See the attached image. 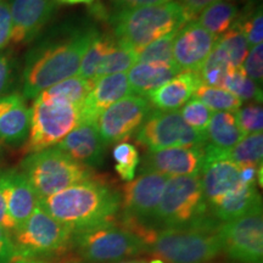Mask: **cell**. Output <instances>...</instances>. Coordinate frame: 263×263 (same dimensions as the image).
Returning a JSON list of instances; mask_svg holds the SVG:
<instances>
[{
    "label": "cell",
    "mask_w": 263,
    "mask_h": 263,
    "mask_svg": "<svg viewBox=\"0 0 263 263\" xmlns=\"http://www.w3.org/2000/svg\"><path fill=\"white\" fill-rule=\"evenodd\" d=\"M38 203L77 234L116 223L121 213V193L98 176L38 200Z\"/></svg>",
    "instance_id": "obj_1"
},
{
    "label": "cell",
    "mask_w": 263,
    "mask_h": 263,
    "mask_svg": "<svg viewBox=\"0 0 263 263\" xmlns=\"http://www.w3.org/2000/svg\"><path fill=\"white\" fill-rule=\"evenodd\" d=\"M98 31H76L70 38L41 45L28 52L22 72V95L35 99L44 90L80 71L81 61Z\"/></svg>",
    "instance_id": "obj_2"
},
{
    "label": "cell",
    "mask_w": 263,
    "mask_h": 263,
    "mask_svg": "<svg viewBox=\"0 0 263 263\" xmlns=\"http://www.w3.org/2000/svg\"><path fill=\"white\" fill-rule=\"evenodd\" d=\"M216 221L211 216L190 227L156 229L147 254L163 263H213L222 254Z\"/></svg>",
    "instance_id": "obj_3"
},
{
    "label": "cell",
    "mask_w": 263,
    "mask_h": 263,
    "mask_svg": "<svg viewBox=\"0 0 263 263\" xmlns=\"http://www.w3.org/2000/svg\"><path fill=\"white\" fill-rule=\"evenodd\" d=\"M114 37L137 52L192 21L178 2L120 10L110 15Z\"/></svg>",
    "instance_id": "obj_4"
},
{
    "label": "cell",
    "mask_w": 263,
    "mask_h": 263,
    "mask_svg": "<svg viewBox=\"0 0 263 263\" xmlns=\"http://www.w3.org/2000/svg\"><path fill=\"white\" fill-rule=\"evenodd\" d=\"M21 172L38 200L98 177L94 170L76 162L58 147L29 154L22 160Z\"/></svg>",
    "instance_id": "obj_5"
},
{
    "label": "cell",
    "mask_w": 263,
    "mask_h": 263,
    "mask_svg": "<svg viewBox=\"0 0 263 263\" xmlns=\"http://www.w3.org/2000/svg\"><path fill=\"white\" fill-rule=\"evenodd\" d=\"M73 233L43 207H35L25 223L11 235L17 258L54 259L72 251Z\"/></svg>",
    "instance_id": "obj_6"
},
{
    "label": "cell",
    "mask_w": 263,
    "mask_h": 263,
    "mask_svg": "<svg viewBox=\"0 0 263 263\" xmlns=\"http://www.w3.org/2000/svg\"><path fill=\"white\" fill-rule=\"evenodd\" d=\"M211 217L199 176L170 177L154 216L155 229L183 228Z\"/></svg>",
    "instance_id": "obj_7"
},
{
    "label": "cell",
    "mask_w": 263,
    "mask_h": 263,
    "mask_svg": "<svg viewBox=\"0 0 263 263\" xmlns=\"http://www.w3.org/2000/svg\"><path fill=\"white\" fill-rule=\"evenodd\" d=\"M72 251L87 263H111L147 254V245L116 222L74 234Z\"/></svg>",
    "instance_id": "obj_8"
},
{
    "label": "cell",
    "mask_w": 263,
    "mask_h": 263,
    "mask_svg": "<svg viewBox=\"0 0 263 263\" xmlns=\"http://www.w3.org/2000/svg\"><path fill=\"white\" fill-rule=\"evenodd\" d=\"M80 124V107L39 94L31 107V126L22 151L29 155L50 149Z\"/></svg>",
    "instance_id": "obj_9"
},
{
    "label": "cell",
    "mask_w": 263,
    "mask_h": 263,
    "mask_svg": "<svg viewBox=\"0 0 263 263\" xmlns=\"http://www.w3.org/2000/svg\"><path fill=\"white\" fill-rule=\"evenodd\" d=\"M136 140L147 151L203 147L207 143L206 134L190 127L178 111L150 112L137 130Z\"/></svg>",
    "instance_id": "obj_10"
},
{
    "label": "cell",
    "mask_w": 263,
    "mask_h": 263,
    "mask_svg": "<svg viewBox=\"0 0 263 263\" xmlns=\"http://www.w3.org/2000/svg\"><path fill=\"white\" fill-rule=\"evenodd\" d=\"M222 254L236 263H262V206L218 227Z\"/></svg>",
    "instance_id": "obj_11"
},
{
    "label": "cell",
    "mask_w": 263,
    "mask_h": 263,
    "mask_svg": "<svg viewBox=\"0 0 263 263\" xmlns=\"http://www.w3.org/2000/svg\"><path fill=\"white\" fill-rule=\"evenodd\" d=\"M168 178L156 172H140L137 178L124 184L118 221L154 228V216Z\"/></svg>",
    "instance_id": "obj_12"
},
{
    "label": "cell",
    "mask_w": 263,
    "mask_h": 263,
    "mask_svg": "<svg viewBox=\"0 0 263 263\" xmlns=\"http://www.w3.org/2000/svg\"><path fill=\"white\" fill-rule=\"evenodd\" d=\"M151 112L146 98L128 95L106 108L98 120L101 139L106 145L122 143L139 129L141 123Z\"/></svg>",
    "instance_id": "obj_13"
},
{
    "label": "cell",
    "mask_w": 263,
    "mask_h": 263,
    "mask_svg": "<svg viewBox=\"0 0 263 263\" xmlns=\"http://www.w3.org/2000/svg\"><path fill=\"white\" fill-rule=\"evenodd\" d=\"M217 38L196 20L186 22L173 43V62L180 71H199L211 54Z\"/></svg>",
    "instance_id": "obj_14"
},
{
    "label": "cell",
    "mask_w": 263,
    "mask_h": 263,
    "mask_svg": "<svg viewBox=\"0 0 263 263\" xmlns=\"http://www.w3.org/2000/svg\"><path fill=\"white\" fill-rule=\"evenodd\" d=\"M140 162V172H156L167 177L199 176L205 162V150L203 147H170L147 151Z\"/></svg>",
    "instance_id": "obj_15"
},
{
    "label": "cell",
    "mask_w": 263,
    "mask_h": 263,
    "mask_svg": "<svg viewBox=\"0 0 263 263\" xmlns=\"http://www.w3.org/2000/svg\"><path fill=\"white\" fill-rule=\"evenodd\" d=\"M57 5V0H12L10 42L24 44L33 41L51 18Z\"/></svg>",
    "instance_id": "obj_16"
},
{
    "label": "cell",
    "mask_w": 263,
    "mask_h": 263,
    "mask_svg": "<svg viewBox=\"0 0 263 263\" xmlns=\"http://www.w3.org/2000/svg\"><path fill=\"white\" fill-rule=\"evenodd\" d=\"M58 149L93 170L104 164L106 144L101 139L98 123H81L58 144Z\"/></svg>",
    "instance_id": "obj_17"
},
{
    "label": "cell",
    "mask_w": 263,
    "mask_h": 263,
    "mask_svg": "<svg viewBox=\"0 0 263 263\" xmlns=\"http://www.w3.org/2000/svg\"><path fill=\"white\" fill-rule=\"evenodd\" d=\"M129 94L130 88L126 73L98 78L80 108L81 123H98L99 117L106 108Z\"/></svg>",
    "instance_id": "obj_18"
},
{
    "label": "cell",
    "mask_w": 263,
    "mask_h": 263,
    "mask_svg": "<svg viewBox=\"0 0 263 263\" xmlns=\"http://www.w3.org/2000/svg\"><path fill=\"white\" fill-rule=\"evenodd\" d=\"M200 179L207 210L245 183L241 177V167L228 160L219 159H205Z\"/></svg>",
    "instance_id": "obj_19"
},
{
    "label": "cell",
    "mask_w": 263,
    "mask_h": 263,
    "mask_svg": "<svg viewBox=\"0 0 263 263\" xmlns=\"http://www.w3.org/2000/svg\"><path fill=\"white\" fill-rule=\"evenodd\" d=\"M0 193L17 228L27 221L38 206V197L21 171L5 170L0 172Z\"/></svg>",
    "instance_id": "obj_20"
},
{
    "label": "cell",
    "mask_w": 263,
    "mask_h": 263,
    "mask_svg": "<svg viewBox=\"0 0 263 263\" xmlns=\"http://www.w3.org/2000/svg\"><path fill=\"white\" fill-rule=\"evenodd\" d=\"M31 126V108L24 95L12 93L0 97V141L20 146L27 140Z\"/></svg>",
    "instance_id": "obj_21"
},
{
    "label": "cell",
    "mask_w": 263,
    "mask_h": 263,
    "mask_svg": "<svg viewBox=\"0 0 263 263\" xmlns=\"http://www.w3.org/2000/svg\"><path fill=\"white\" fill-rule=\"evenodd\" d=\"M201 84L199 71H182L154 90L147 100L159 111H176L188 103Z\"/></svg>",
    "instance_id": "obj_22"
},
{
    "label": "cell",
    "mask_w": 263,
    "mask_h": 263,
    "mask_svg": "<svg viewBox=\"0 0 263 263\" xmlns=\"http://www.w3.org/2000/svg\"><path fill=\"white\" fill-rule=\"evenodd\" d=\"M258 206H262V201L257 184L242 183L232 193L227 194L209 207V212L219 223H226L246 215Z\"/></svg>",
    "instance_id": "obj_23"
},
{
    "label": "cell",
    "mask_w": 263,
    "mask_h": 263,
    "mask_svg": "<svg viewBox=\"0 0 263 263\" xmlns=\"http://www.w3.org/2000/svg\"><path fill=\"white\" fill-rule=\"evenodd\" d=\"M182 72L174 64H140L137 62L128 72V84L130 93L139 94V97H149L154 90L172 80Z\"/></svg>",
    "instance_id": "obj_24"
},
{
    "label": "cell",
    "mask_w": 263,
    "mask_h": 263,
    "mask_svg": "<svg viewBox=\"0 0 263 263\" xmlns=\"http://www.w3.org/2000/svg\"><path fill=\"white\" fill-rule=\"evenodd\" d=\"M245 134L240 129L235 114L215 112L206 130V150L222 153L239 143Z\"/></svg>",
    "instance_id": "obj_25"
},
{
    "label": "cell",
    "mask_w": 263,
    "mask_h": 263,
    "mask_svg": "<svg viewBox=\"0 0 263 263\" xmlns=\"http://www.w3.org/2000/svg\"><path fill=\"white\" fill-rule=\"evenodd\" d=\"M203 150H205V159L228 160L240 167H259L262 166L263 157V134H248L236 145L222 153L206 150L205 147Z\"/></svg>",
    "instance_id": "obj_26"
},
{
    "label": "cell",
    "mask_w": 263,
    "mask_h": 263,
    "mask_svg": "<svg viewBox=\"0 0 263 263\" xmlns=\"http://www.w3.org/2000/svg\"><path fill=\"white\" fill-rule=\"evenodd\" d=\"M197 16V22L218 38L233 27L239 18V10L230 0H219L203 9Z\"/></svg>",
    "instance_id": "obj_27"
},
{
    "label": "cell",
    "mask_w": 263,
    "mask_h": 263,
    "mask_svg": "<svg viewBox=\"0 0 263 263\" xmlns=\"http://www.w3.org/2000/svg\"><path fill=\"white\" fill-rule=\"evenodd\" d=\"M137 59L138 52L134 49L115 38L101 61L97 72V80L107 74L124 73L137 64Z\"/></svg>",
    "instance_id": "obj_28"
},
{
    "label": "cell",
    "mask_w": 263,
    "mask_h": 263,
    "mask_svg": "<svg viewBox=\"0 0 263 263\" xmlns=\"http://www.w3.org/2000/svg\"><path fill=\"white\" fill-rule=\"evenodd\" d=\"M91 87H93V83L89 81H85L81 77H71L59 82L58 84L52 85L41 94L45 98L62 101V103L81 108L85 98L89 94Z\"/></svg>",
    "instance_id": "obj_29"
},
{
    "label": "cell",
    "mask_w": 263,
    "mask_h": 263,
    "mask_svg": "<svg viewBox=\"0 0 263 263\" xmlns=\"http://www.w3.org/2000/svg\"><path fill=\"white\" fill-rule=\"evenodd\" d=\"M233 65L229 58L218 45L215 44L211 54L203 62L201 68L199 70L201 83L209 87L222 88L227 76L233 70Z\"/></svg>",
    "instance_id": "obj_30"
},
{
    "label": "cell",
    "mask_w": 263,
    "mask_h": 263,
    "mask_svg": "<svg viewBox=\"0 0 263 263\" xmlns=\"http://www.w3.org/2000/svg\"><path fill=\"white\" fill-rule=\"evenodd\" d=\"M114 39V35L100 34L99 32L95 33L89 47H88L81 61L80 71H78L81 78L94 83L95 80H97V72L100 67L101 61H103L108 48L112 44Z\"/></svg>",
    "instance_id": "obj_31"
},
{
    "label": "cell",
    "mask_w": 263,
    "mask_h": 263,
    "mask_svg": "<svg viewBox=\"0 0 263 263\" xmlns=\"http://www.w3.org/2000/svg\"><path fill=\"white\" fill-rule=\"evenodd\" d=\"M194 98L216 112H236L242 106V101L230 91L205 84L197 88Z\"/></svg>",
    "instance_id": "obj_32"
},
{
    "label": "cell",
    "mask_w": 263,
    "mask_h": 263,
    "mask_svg": "<svg viewBox=\"0 0 263 263\" xmlns=\"http://www.w3.org/2000/svg\"><path fill=\"white\" fill-rule=\"evenodd\" d=\"M222 88L234 94L241 101L255 100L262 103L261 87H258V84L246 74L242 66L234 67L230 71Z\"/></svg>",
    "instance_id": "obj_33"
},
{
    "label": "cell",
    "mask_w": 263,
    "mask_h": 263,
    "mask_svg": "<svg viewBox=\"0 0 263 263\" xmlns=\"http://www.w3.org/2000/svg\"><path fill=\"white\" fill-rule=\"evenodd\" d=\"M216 44L223 49L232 62L233 67L242 66V62L249 52V44L238 22H235L228 32L217 38Z\"/></svg>",
    "instance_id": "obj_34"
},
{
    "label": "cell",
    "mask_w": 263,
    "mask_h": 263,
    "mask_svg": "<svg viewBox=\"0 0 263 263\" xmlns=\"http://www.w3.org/2000/svg\"><path fill=\"white\" fill-rule=\"evenodd\" d=\"M177 32L168 33L155 42L150 43L145 48L138 51L137 62L140 64H161L170 65L173 62V43Z\"/></svg>",
    "instance_id": "obj_35"
},
{
    "label": "cell",
    "mask_w": 263,
    "mask_h": 263,
    "mask_svg": "<svg viewBox=\"0 0 263 263\" xmlns=\"http://www.w3.org/2000/svg\"><path fill=\"white\" fill-rule=\"evenodd\" d=\"M112 156L116 164H115V170L120 178L126 182H130L134 179L136 176L137 167L140 164V156L139 151L136 145L130 143H118L115 145Z\"/></svg>",
    "instance_id": "obj_36"
},
{
    "label": "cell",
    "mask_w": 263,
    "mask_h": 263,
    "mask_svg": "<svg viewBox=\"0 0 263 263\" xmlns=\"http://www.w3.org/2000/svg\"><path fill=\"white\" fill-rule=\"evenodd\" d=\"M180 115L190 127L199 133L206 134L207 127H209L212 117V111L206 105H203L201 101L195 98L190 99L188 103L183 106Z\"/></svg>",
    "instance_id": "obj_37"
},
{
    "label": "cell",
    "mask_w": 263,
    "mask_h": 263,
    "mask_svg": "<svg viewBox=\"0 0 263 263\" xmlns=\"http://www.w3.org/2000/svg\"><path fill=\"white\" fill-rule=\"evenodd\" d=\"M236 121L240 129L245 136L254 133H262L263 128V110L259 101H254L245 106H241L235 112Z\"/></svg>",
    "instance_id": "obj_38"
},
{
    "label": "cell",
    "mask_w": 263,
    "mask_h": 263,
    "mask_svg": "<svg viewBox=\"0 0 263 263\" xmlns=\"http://www.w3.org/2000/svg\"><path fill=\"white\" fill-rule=\"evenodd\" d=\"M238 25L244 33L249 45L262 44L263 41V15L262 6H257L254 11H250L242 20H236Z\"/></svg>",
    "instance_id": "obj_39"
},
{
    "label": "cell",
    "mask_w": 263,
    "mask_h": 263,
    "mask_svg": "<svg viewBox=\"0 0 263 263\" xmlns=\"http://www.w3.org/2000/svg\"><path fill=\"white\" fill-rule=\"evenodd\" d=\"M246 74L255 81L256 83L261 85L263 80V44H257L251 48L248 52L244 66H242Z\"/></svg>",
    "instance_id": "obj_40"
},
{
    "label": "cell",
    "mask_w": 263,
    "mask_h": 263,
    "mask_svg": "<svg viewBox=\"0 0 263 263\" xmlns=\"http://www.w3.org/2000/svg\"><path fill=\"white\" fill-rule=\"evenodd\" d=\"M11 12L8 0H0V49L5 48L11 38Z\"/></svg>",
    "instance_id": "obj_41"
},
{
    "label": "cell",
    "mask_w": 263,
    "mask_h": 263,
    "mask_svg": "<svg viewBox=\"0 0 263 263\" xmlns=\"http://www.w3.org/2000/svg\"><path fill=\"white\" fill-rule=\"evenodd\" d=\"M17 259L11 235L0 227V263H12Z\"/></svg>",
    "instance_id": "obj_42"
},
{
    "label": "cell",
    "mask_w": 263,
    "mask_h": 263,
    "mask_svg": "<svg viewBox=\"0 0 263 263\" xmlns=\"http://www.w3.org/2000/svg\"><path fill=\"white\" fill-rule=\"evenodd\" d=\"M12 64L8 55L0 54V97H3L11 84Z\"/></svg>",
    "instance_id": "obj_43"
},
{
    "label": "cell",
    "mask_w": 263,
    "mask_h": 263,
    "mask_svg": "<svg viewBox=\"0 0 263 263\" xmlns=\"http://www.w3.org/2000/svg\"><path fill=\"white\" fill-rule=\"evenodd\" d=\"M217 2H219V0H179L178 3L183 6L186 15H188L189 18L193 21L203 9L215 4Z\"/></svg>",
    "instance_id": "obj_44"
},
{
    "label": "cell",
    "mask_w": 263,
    "mask_h": 263,
    "mask_svg": "<svg viewBox=\"0 0 263 263\" xmlns=\"http://www.w3.org/2000/svg\"><path fill=\"white\" fill-rule=\"evenodd\" d=\"M170 2L172 0H114V8L116 9V11H120V10L136 9L141 6L166 4Z\"/></svg>",
    "instance_id": "obj_45"
},
{
    "label": "cell",
    "mask_w": 263,
    "mask_h": 263,
    "mask_svg": "<svg viewBox=\"0 0 263 263\" xmlns=\"http://www.w3.org/2000/svg\"><path fill=\"white\" fill-rule=\"evenodd\" d=\"M0 227L4 228L10 235L14 234L15 230L17 229V226H16V223L11 218V216H10L8 211V207H6L5 200L3 197L2 193H0Z\"/></svg>",
    "instance_id": "obj_46"
},
{
    "label": "cell",
    "mask_w": 263,
    "mask_h": 263,
    "mask_svg": "<svg viewBox=\"0 0 263 263\" xmlns=\"http://www.w3.org/2000/svg\"><path fill=\"white\" fill-rule=\"evenodd\" d=\"M97 0H57L58 4H64V5H77V4H87L91 5Z\"/></svg>",
    "instance_id": "obj_47"
},
{
    "label": "cell",
    "mask_w": 263,
    "mask_h": 263,
    "mask_svg": "<svg viewBox=\"0 0 263 263\" xmlns=\"http://www.w3.org/2000/svg\"><path fill=\"white\" fill-rule=\"evenodd\" d=\"M12 263H52L48 261H43V259H27V258H17Z\"/></svg>",
    "instance_id": "obj_48"
},
{
    "label": "cell",
    "mask_w": 263,
    "mask_h": 263,
    "mask_svg": "<svg viewBox=\"0 0 263 263\" xmlns=\"http://www.w3.org/2000/svg\"><path fill=\"white\" fill-rule=\"evenodd\" d=\"M2 153H3V146H2V141H0V156H2Z\"/></svg>",
    "instance_id": "obj_49"
}]
</instances>
